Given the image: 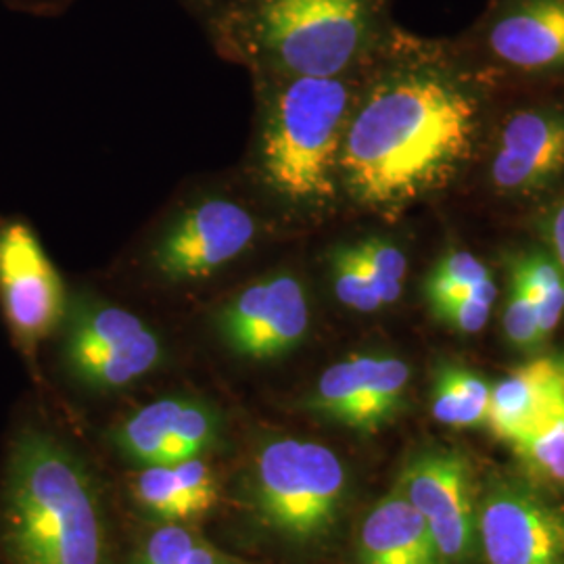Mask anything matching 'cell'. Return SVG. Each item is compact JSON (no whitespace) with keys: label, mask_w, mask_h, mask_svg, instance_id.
<instances>
[{"label":"cell","mask_w":564,"mask_h":564,"mask_svg":"<svg viewBox=\"0 0 564 564\" xmlns=\"http://www.w3.org/2000/svg\"><path fill=\"white\" fill-rule=\"evenodd\" d=\"M561 364H563V368H564V358H563V360H561Z\"/></svg>","instance_id":"obj_30"},{"label":"cell","mask_w":564,"mask_h":564,"mask_svg":"<svg viewBox=\"0 0 564 564\" xmlns=\"http://www.w3.org/2000/svg\"><path fill=\"white\" fill-rule=\"evenodd\" d=\"M489 46L521 69L564 65V0H524L494 23Z\"/></svg>","instance_id":"obj_17"},{"label":"cell","mask_w":564,"mask_h":564,"mask_svg":"<svg viewBox=\"0 0 564 564\" xmlns=\"http://www.w3.org/2000/svg\"><path fill=\"white\" fill-rule=\"evenodd\" d=\"M487 564H564L563 512L519 489H496L481 510Z\"/></svg>","instance_id":"obj_13"},{"label":"cell","mask_w":564,"mask_h":564,"mask_svg":"<svg viewBox=\"0 0 564 564\" xmlns=\"http://www.w3.org/2000/svg\"><path fill=\"white\" fill-rule=\"evenodd\" d=\"M431 307L442 323L466 335L479 333L491 314V305L475 302V300H445V302L431 303Z\"/></svg>","instance_id":"obj_28"},{"label":"cell","mask_w":564,"mask_h":564,"mask_svg":"<svg viewBox=\"0 0 564 564\" xmlns=\"http://www.w3.org/2000/svg\"><path fill=\"white\" fill-rule=\"evenodd\" d=\"M408 364L360 354L326 368L307 398V410L358 433H377L402 408Z\"/></svg>","instance_id":"obj_12"},{"label":"cell","mask_w":564,"mask_h":564,"mask_svg":"<svg viewBox=\"0 0 564 564\" xmlns=\"http://www.w3.org/2000/svg\"><path fill=\"white\" fill-rule=\"evenodd\" d=\"M512 270L519 272L527 289L535 297L538 326L542 341L550 337L561 323L564 312V276L552 256L529 253L512 260Z\"/></svg>","instance_id":"obj_20"},{"label":"cell","mask_w":564,"mask_h":564,"mask_svg":"<svg viewBox=\"0 0 564 564\" xmlns=\"http://www.w3.org/2000/svg\"><path fill=\"white\" fill-rule=\"evenodd\" d=\"M368 0H258L253 32L263 51L295 78H335L360 53Z\"/></svg>","instance_id":"obj_5"},{"label":"cell","mask_w":564,"mask_h":564,"mask_svg":"<svg viewBox=\"0 0 564 564\" xmlns=\"http://www.w3.org/2000/svg\"><path fill=\"white\" fill-rule=\"evenodd\" d=\"M256 235L258 223L241 203L205 199L163 232L151 260L167 281H202L241 258Z\"/></svg>","instance_id":"obj_9"},{"label":"cell","mask_w":564,"mask_h":564,"mask_svg":"<svg viewBox=\"0 0 564 564\" xmlns=\"http://www.w3.org/2000/svg\"><path fill=\"white\" fill-rule=\"evenodd\" d=\"M347 489L339 456L318 442L276 437L256 452L247 500L262 527L291 544L323 540L335 527Z\"/></svg>","instance_id":"obj_4"},{"label":"cell","mask_w":564,"mask_h":564,"mask_svg":"<svg viewBox=\"0 0 564 564\" xmlns=\"http://www.w3.org/2000/svg\"><path fill=\"white\" fill-rule=\"evenodd\" d=\"M349 90L337 78L300 76L281 88L263 121L260 163L284 202L321 205L337 193Z\"/></svg>","instance_id":"obj_3"},{"label":"cell","mask_w":564,"mask_h":564,"mask_svg":"<svg viewBox=\"0 0 564 564\" xmlns=\"http://www.w3.org/2000/svg\"><path fill=\"white\" fill-rule=\"evenodd\" d=\"M544 237L550 245L552 260L561 268L564 276V199L550 212L544 223Z\"/></svg>","instance_id":"obj_29"},{"label":"cell","mask_w":564,"mask_h":564,"mask_svg":"<svg viewBox=\"0 0 564 564\" xmlns=\"http://www.w3.org/2000/svg\"><path fill=\"white\" fill-rule=\"evenodd\" d=\"M354 247L362 262L364 272L372 282L383 307L398 302L402 297L403 279L408 268L402 249L384 239H366Z\"/></svg>","instance_id":"obj_22"},{"label":"cell","mask_w":564,"mask_h":564,"mask_svg":"<svg viewBox=\"0 0 564 564\" xmlns=\"http://www.w3.org/2000/svg\"><path fill=\"white\" fill-rule=\"evenodd\" d=\"M563 410V364L538 358L491 387L485 424L498 440L512 444Z\"/></svg>","instance_id":"obj_14"},{"label":"cell","mask_w":564,"mask_h":564,"mask_svg":"<svg viewBox=\"0 0 564 564\" xmlns=\"http://www.w3.org/2000/svg\"><path fill=\"white\" fill-rule=\"evenodd\" d=\"M0 303L13 335L25 347L44 341L65 323V286L28 224L0 228Z\"/></svg>","instance_id":"obj_8"},{"label":"cell","mask_w":564,"mask_h":564,"mask_svg":"<svg viewBox=\"0 0 564 564\" xmlns=\"http://www.w3.org/2000/svg\"><path fill=\"white\" fill-rule=\"evenodd\" d=\"M63 324L65 366L88 389L118 391L162 364V339L120 305L82 297L67 307Z\"/></svg>","instance_id":"obj_6"},{"label":"cell","mask_w":564,"mask_h":564,"mask_svg":"<svg viewBox=\"0 0 564 564\" xmlns=\"http://www.w3.org/2000/svg\"><path fill=\"white\" fill-rule=\"evenodd\" d=\"M505 330L508 341L519 349H533L542 343L538 326L535 297L527 289L517 270H510V293L505 310Z\"/></svg>","instance_id":"obj_25"},{"label":"cell","mask_w":564,"mask_h":564,"mask_svg":"<svg viewBox=\"0 0 564 564\" xmlns=\"http://www.w3.org/2000/svg\"><path fill=\"white\" fill-rule=\"evenodd\" d=\"M510 445L533 477L564 485V410Z\"/></svg>","instance_id":"obj_21"},{"label":"cell","mask_w":564,"mask_h":564,"mask_svg":"<svg viewBox=\"0 0 564 564\" xmlns=\"http://www.w3.org/2000/svg\"><path fill=\"white\" fill-rule=\"evenodd\" d=\"M502 147L533 162L564 170V120L552 113L521 111L506 121Z\"/></svg>","instance_id":"obj_19"},{"label":"cell","mask_w":564,"mask_h":564,"mask_svg":"<svg viewBox=\"0 0 564 564\" xmlns=\"http://www.w3.org/2000/svg\"><path fill=\"white\" fill-rule=\"evenodd\" d=\"M132 498L158 524H193L220 502V479L205 456L142 466L132 477Z\"/></svg>","instance_id":"obj_15"},{"label":"cell","mask_w":564,"mask_h":564,"mask_svg":"<svg viewBox=\"0 0 564 564\" xmlns=\"http://www.w3.org/2000/svg\"><path fill=\"white\" fill-rule=\"evenodd\" d=\"M558 172L552 167L533 162L524 155H519L514 151L500 149L491 162V181L508 193H529L535 188H542L552 178H556Z\"/></svg>","instance_id":"obj_26"},{"label":"cell","mask_w":564,"mask_h":564,"mask_svg":"<svg viewBox=\"0 0 564 564\" xmlns=\"http://www.w3.org/2000/svg\"><path fill=\"white\" fill-rule=\"evenodd\" d=\"M491 276L481 260L468 251H449L433 268L426 279V300L429 303L444 302L458 295L466 284Z\"/></svg>","instance_id":"obj_24"},{"label":"cell","mask_w":564,"mask_h":564,"mask_svg":"<svg viewBox=\"0 0 564 564\" xmlns=\"http://www.w3.org/2000/svg\"><path fill=\"white\" fill-rule=\"evenodd\" d=\"M431 410L440 423L452 426H479L487 421V412L466 402L454 383L445 377L444 370L437 375Z\"/></svg>","instance_id":"obj_27"},{"label":"cell","mask_w":564,"mask_h":564,"mask_svg":"<svg viewBox=\"0 0 564 564\" xmlns=\"http://www.w3.org/2000/svg\"><path fill=\"white\" fill-rule=\"evenodd\" d=\"M224 345L239 358L270 362L302 345L310 328V305L302 281L289 272L251 282L216 316Z\"/></svg>","instance_id":"obj_7"},{"label":"cell","mask_w":564,"mask_h":564,"mask_svg":"<svg viewBox=\"0 0 564 564\" xmlns=\"http://www.w3.org/2000/svg\"><path fill=\"white\" fill-rule=\"evenodd\" d=\"M475 126V102L452 82L433 74L387 78L345 126L339 174L366 207H402L460 167Z\"/></svg>","instance_id":"obj_1"},{"label":"cell","mask_w":564,"mask_h":564,"mask_svg":"<svg viewBox=\"0 0 564 564\" xmlns=\"http://www.w3.org/2000/svg\"><path fill=\"white\" fill-rule=\"evenodd\" d=\"M220 410L199 398L165 395L141 405L111 429V444L128 463L174 464L207 456L223 442Z\"/></svg>","instance_id":"obj_10"},{"label":"cell","mask_w":564,"mask_h":564,"mask_svg":"<svg viewBox=\"0 0 564 564\" xmlns=\"http://www.w3.org/2000/svg\"><path fill=\"white\" fill-rule=\"evenodd\" d=\"M333 284H335V295L337 300L362 314H370L383 307L379 300L372 282L368 274L364 272L362 262L356 253V247H339L333 258Z\"/></svg>","instance_id":"obj_23"},{"label":"cell","mask_w":564,"mask_h":564,"mask_svg":"<svg viewBox=\"0 0 564 564\" xmlns=\"http://www.w3.org/2000/svg\"><path fill=\"white\" fill-rule=\"evenodd\" d=\"M130 564H242L209 544L191 524H158L134 552Z\"/></svg>","instance_id":"obj_18"},{"label":"cell","mask_w":564,"mask_h":564,"mask_svg":"<svg viewBox=\"0 0 564 564\" xmlns=\"http://www.w3.org/2000/svg\"><path fill=\"white\" fill-rule=\"evenodd\" d=\"M398 489L429 524L444 564L460 563L473 552V479L460 454H419L403 466Z\"/></svg>","instance_id":"obj_11"},{"label":"cell","mask_w":564,"mask_h":564,"mask_svg":"<svg viewBox=\"0 0 564 564\" xmlns=\"http://www.w3.org/2000/svg\"><path fill=\"white\" fill-rule=\"evenodd\" d=\"M0 544L9 564H109L101 494L57 435L23 426L0 487Z\"/></svg>","instance_id":"obj_2"},{"label":"cell","mask_w":564,"mask_h":564,"mask_svg":"<svg viewBox=\"0 0 564 564\" xmlns=\"http://www.w3.org/2000/svg\"><path fill=\"white\" fill-rule=\"evenodd\" d=\"M360 564H444L421 512L402 491L384 496L364 519L358 535Z\"/></svg>","instance_id":"obj_16"}]
</instances>
